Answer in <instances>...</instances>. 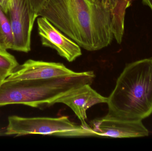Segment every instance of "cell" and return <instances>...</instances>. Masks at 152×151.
I'll list each match as a JSON object with an SVG mask.
<instances>
[{"label": "cell", "mask_w": 152, "mask_h": 151, "mask_svg": "<svg viewBox=\"0 0 152 151\" xmlns=\"http://www.w3.org/2000/svg\"><path fill=\"white\" fill-rule=\"evenodd\" d=\"M115 0H49L38 16L47 19L88 51L109 46L114 38Z\"/></svg>", "instance_id": "cell-1"}, {"label": "cell", "mask_w": 152, "mask_h": 151, "mask_svg": "<svg viewBox=\"0 0 152 151\" xmlns=\"http://www.w3.org/2000/svg\"><path fill=\"white\" fill-rule=\"evenodd\" d=\"M110 117L142 121L152 113V59L126 65L107 103Z\"/></svg>", "instance_id": "cell-2"}, {"label": "cell", "mask_w": 152, "mask_h": 151, "mask_svg": "<svg viewBox=\"0 0 152 151\" xmlns=\"http://www.w3.org/2000/svg\"><path fill=\"white\" fill-rule=\"evenodd\" d=\"M92 82L88 71L45 79L4 80L0 85V106L22 104L40 109L49 108L73 90Z\"/></svg>", "instance_id": "cell-3"}, {"label": "cell", "mask_w": 152, "mask_h": 151, "mask_svg": "<svg viewBox=\"0 0 152 151\" xmlns=\"http://www.w3.org/2000/svg\"><path fill=\"white\" fill-rule=\"evenodd\" d=\"M7 135L41 134L63 137H96L91 127L86 128L71 121L67 116L59 118H23L17 116L8 118Z\"/></svg>", "instance_id": "cell-4"}, {"label": "cell", "mask_w": 152, "mask_h": 151, "mask_svg": "<svg viewBox=\"0 0 152 151\" xmlns=\"http://www.w3.org/2000/svg\"><path fill=\"white\" fill-rule=\"evenodd\" d=\"M8 14L14 35L13 50L29 52L32 30L38 17L30 0H11Z\"/></svg>", "instance_id": "cell-5"}, {"label": "cell", "mask_w": 152, "mask_h": 151, "mask_svg": "<svg viewBox=\"0 0 152 151\" xmlns=\"http://www.w3.org/2000/svg\"><path fill=\"white\" fill-rule=\"evenodd\" d=\"M90 127L96 136L112 138H135L149 136V131L142 121H129L110 117L91 121Z\"/></svg>", "instance_id": "cell-6"}, {"label": "cell", "mask_w": 152, "mask_h": 151, "mask_svg": "<svg viewBox=\"0 0 152 151\" xmlns=\"http://www.w3.org/2000/svg\"><path fill=\"white\" fill-rule=\"evenodd\" d=\"M77 73L61 63L28 59L19 65L4 80L45 79L68 77Z\"/></svg>", "instance_id": "cell-7"}, {"label": "cell", "mask_w": 152, "mask_h": 151, "mask_svg": "<svg viewBox=\"0 0 152 151\" xmlns=\"http://www.w3.org/2000/svg\"><path fill=\"white\" fill-rule=\"evenodd\" d=\"M37 23L38 33L44 46L55 50L59 56L69 62L81 56L80 47L64 35L47 19L40 17L37 18Z\"/></svg>", "instance_id": "cell-8"}, {"label": "cell", "mask_w": 152, "mask_h": 151, "mask_svg": "<svg viewBox=\"0 0 152 151\" xmlns=\"http://www.w3.org/2000/svg\"><path fill=\"white\" fill-rule=\"evenodd\" d=\"M108 98L103 96L91 87L86 84L71 90L57 101L69 107L75 113L86 128L90 127L86 122L87 111L94 105L100 103H107Z\"/></svg>", "instance_id": "cell-9"}, {"label": "cell", "mask_w": 152, "mask_h": 151, "mask_svg": "<svg viewBox=\"0 0 152 151\" xmlns=\"http://www.w3.org/2000/svg\"><path fill=\"white\" fill-rule=\"evenodd\" d=\"M131 0H115L113 12V32L118 43L122 40L124 33V21L126 10L130 6Z\"/></svg>", "instance_id": "cell-10"}, {"label": "cell", "mask_w": 152, "mask_h": 151, "mask_svg": "<svg viewBox=\"0 0 152 151\" xmlns=\"http://www.w3.org/2000/svg\"><path fill=\"white\" fill-rule=\"evenodd\" d=\"M14 35L9 15L0 7V48L13 50Z\"/></svg>", "instance_id": "cell-11"}, {"label": "cell", "mask_w": 152, "mask_h": 151, "mask_svg": "<svg viewBox=\"0 0 152 151\" xmlns=\"http://www.w3.org/2000/svg\"><path fill=\"white\" fill-rule=\"evenodd\" d=\"M19 65L15 57L6 50L0 48V70L6 72L10 75Z\"/></svg>", "instance_id": "cell-12"}, {"label": "cell", "mask_w": 152, "mask_h": 151, "mask_svg": "<svg viewBox=\"0 0 152 151\" xmlns=\"http://www.w3.org/2000/svg\"><path fill=\"white\" fill-rule=\"evenodd\" d=\"M49 0H30L32 6L36 12L38 13L44 7Z\"/></svg>", "instance_id": "cell-13"}, {"label": "cell", "mask_w": 152, "mask_h": 151, "mask_svg": "<svg viewBox=\"0 0 152 151\" xmlns=\"http://www.w3.org/2000/svg\"><path fill=\"white\" fill-rule=\"evenodd\" d=\"M10 1L11 0H0V7L7 14L9 12Z\"/></svg>", "instance_id": "cell-14"}, {"label": "cell", "mask_w": 152, "mask_h": 151, "mask_svg": "<svg viewBox=\"0 0 152 151\" xmlns=\"http://www.w3.org/2000/svg\"><path fill=\"white\" fill-rule=\"evenodd\" d=\"M10 74L6 72L0 70V85Z\"/></svg>", "instance_id": "cell-15"}, {"label": "cell", "mask_w": 152, "mask_h": 151, "mask_svg": "<svg viewBox=\"0 0 152 151\" xmlns=\"http://www.w3.org/2000/svg\"><path fill=\"white\" fill-rule=\"evenodd\" d=\"M144 4L149 6L152 11V0H142Z\"/></svg>", "instance_id": "cell-16"}]
</instances>
